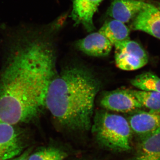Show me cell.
Returning <instances> with one entry per match:
<instances>
[{
  "label": "cell",
  "instance_id": "7",
  "mask_svg": "<svg viewBox=\"0 0 160 160\" xmlns=\"http://www.w3.org/2000/svg\"><path fill=\"white\" fill-rule=\"evenodd\" d=\"M100 104L106 109L120 112H132L142 107L129 89H117L106 92Z\"/></svg>",
  "mask_w": 160,
  "mask_h": 160
},
{
  "label": "cell",
  "instance_id": "12",
  "mask_svg": "<svg viewBox=\"0 0 160 160\" xmlns=\"http://www.w3.org/2000/svg\"><path fill=\"white\" fill-rule=\"evenodd\" d=\"M98 32L114 46L117 43L129 39L130 29L125 23L112 19L103 24Z\"/></svg>",
  "mask_w": 160,
  "mask_h": 160
},
{
  "label": "cell",
  "instance_id": "5",
  "mask_svg": "<svg viewBox=\"0 0 160 160\" xmlns=\"http://www.w3.org/2000/svg\"><path fill=\"white\" fill-rule=\"evenodd\" d=\"M25 148L22 134L14 126L0 122V160H8L22 153Z\"/></svg>",
  "mask_w": 160,
  "mask_h": 160
},
{
  "label": "cell",
  "instance_id": "11",
  "mask_svg": "<svg viewBox=\"0 0 160 160\" xmlns=\"http://www.w3.org/2000/svg\"><path fill=\"white\" fill-rule=\"evenodd\" d=\"M147 4L139 0H113L107 14L112 19L127 23L135 18Z\"/></svg>",
  "mask_w": 160,
  "mask_h": 160
},
{
  "label": "cell",
  "instance_id": "6",
  "mask_svg": "<svg viewBox=\"0 0 160 160\" xmlns=\"http://www.w3.org/2000/svg\"><path fill=\"white\" fill-rule=\"evenodd\" d=\"M132 132L140 140L160 133V113L136 111L128 119Z\"/></svg>",
  "mask_w": 160,
  "mask_h": 160
},
{
  "label": "cell",
  "instance_id": "18",
  "mask_svg": "<svg viewBox=\"0 0 160 160\" xmlns=\"http://www.w3.org/2000/svg\"><path fill=\"white\" fill-rule=\"evenodd\" d=\"M158 9H159V10H160V4L159 5V7H158Z\"/></svg>",
  "mask_w": 160,
  "mask_h": 160
},
{
  "label": "cell",
  "instance_id": "14",
  "mask_svg": "<svg viewBox=\"0 0 160 160\" xmlns=\"http://www.w3.org/2000/svg\"><path fill=\"white\" fill-rule=\"evenodd\" d=\"M142 107L151 112L160 113V92L155 91L129 90Z\"/></svg>",
  "mask_w": 160,
  "mask_h": 160
},
{
  "label": "cell",
  "instance_id": "3",
  "mask_svg": "<svg viewBox=\"0 0 160 160\" xmlns=\"http://www.w3.org/2000/svg\"><path fill=\"white\" fill-rule=\"evenodd\" d=\"M91 126L97 141L103 147L118 152L131 149L132 131L124 117L101 110L96 113Z\"/></svg>",
  "mask_w": 160,
  "mask_h": 160
},
{
  "label": "cell",
  "instance_id": "2",
  "mask_svg": "<svg viewBox=\"0 0 160 160\" xmlns=\"http://www.w3.org/2000/svg\"><path fill=\"white\" fill-rule=\"evenodd\" d=\"M100 87L99 81L88 69L78 66L68 67L52 81L46 108L68 129L88 130Z\"/></svg>",
  "mask_w": 160,
  "mask_h": 160
},
{
  "label": "cell",
  "instance_id": "4",
  "mask_svg": "<svg viewBox=\"0 0 160 160\" xmlns=\"http://www.w3.org/2000/svg\"><path fill=\"white\" fill-rule=\"evenodd\" d=\"M115 60L118 68L132 71L142 68L148 62V56L140 44L130 39L117 43L114 46Z\"/></svg>",
  "mask_w": 160,
  "mask_h": 160
},
{
  "label": "cell",
  "instance_id": "8",
  "mask_svg": "<svg viewBox=\"0 0 160 160\" xmlns=\"http://www.w3.org/2000/svg\"><path fill=\"white\" fill-rule=\"evenodd\" d=\"M103 0H73L71 18L76 26H83L88 32L95 30L93 17Z\"/></svg>",
  "mask_w": 160,
  "mask_h": 160
},
{
  "label": "cell",
  "instance_id": "10",
  "mask_svg": "<svg viewBox=\"0 0 160 160\" xmlns=\"http://www.w3.org/2000/svg\"><path fill=\"white\" fill-rule=\"evenodd\" d=\"M78 49L87 55L100 57L108 55L113 45L98 32H92L77 43Z\"/></svg>",
  "mask_w": 160,
  "mask_h": 160
},
{
  "label": "cell",
  "instance_id": "16",
  "mask_svg": "<svg viewBox=\"0 0 160 160\" xmlns=\"http://www.w3.org/2000/svg\"><path fill=\"white\" fill-rule=\"evenodd\" d=\"M67 152L54 147H43L30 153L28 160H63L67 157Z\"/></svg>",
  "mask_w": 160,
  "mask_h": 160
},
{
  "label": "cell",
  "instance_id": "17",
  "mask_svg": "<svg viewBox=\"0 0 160 160\" xmlns=\"http://www.w3.org/2000/svg\"><path fill=\"white\" fill-rule=\"evenodd\" d=\"M31 151L32 149H27L26 151L23 152L22 153H21L16 157L8 160H28L29 155L31 153Z\"/></svg>",
  "mask_w": 160,
  "mask_h": 160
},
{
  "label": "cell",
  "instance_id": "9",
  "mask_svg": "<svg viewBox=\"0 0 160 160\" xmlns=\"http://www.w3.org/2000/svg\"><path fill=\"white\" fill-rule=\"evenodd\" d=\"M132 28L134 30L144 32L160 40V10L147 3L134 18Z\"/></svg>",
  "mask_w": 160,
  "mask_h": 160
},
{
  "label": "cell",
  "instance_id": "15",
  "mask_svg": "<svg viewBox=\"0 0 160 160\" xmlns=\"http://www.w3.org/2000/svg\"><path fill=\"white\" fill-rule=\"evenodd\" d=\"M131 83L140 90L160 92V78L152 72L138 75L131 80Z\"/></svg>",
  "mask_w": 160,
  "mask_h": 160
},
{
  "label": "cell",
  "instance_id": "13",
  "mask_svg": "<svg viewBox=\"0 0 160 160\" xmlns=\"http://www.w3.org/2000/svg\"><path fill=\"white\" fill-rule=\"evenodd\" d=\"M132 160H160V133L141 140Z\"/></svg>",
  "mask_w": 160,
  "mask_h": 160
},
{
  "label": "cell",
  "instance_id": "1",
  "mask_svg": "<svg viewBox=\"0 0 160 160\" xmlns=\"http://www.w3.org/2000/svg\"><path fill=\"white\" fill-rule=\"evenodd\" d=\"M25 36L10 52L0 76V122L12 126L39 116L55 76L51 44L38 34Z\"/></svg>",
  "mask_w": 160,
  "mask_h": 160
}]
</instances>
